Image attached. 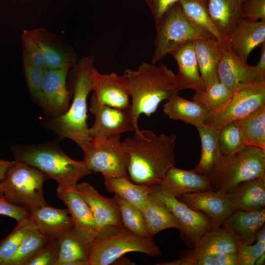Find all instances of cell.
Instances as JSON below:
<instances>
[{"instance_id":"obj_1","label":"cell","mask_w":265,"mask_h":265,"mask_svg":"<svg viewBox=\"0 0 265 265\" xmlns=\"http://www.w3.org/2000/svg\"><path fill=\"white\" fill-rule=\"evenodd\" d=\"M132 137L122 141L128 156L127 171L132 182L149 186L159 184L175 164L176 136L150 130L134 131Z\"/></svg>"},{"instance_id":"obj_2","label":"cell","mask_w":265,"mask_h":265,"mask_svg":"<svg viewBox=\"0 0 265 265\" xmlns=\"http://www.w3.org/2000/svg\"><path fill=\"white\" fill-rule=\"evenodd\" d=\"M95 57L90 55L80 59L68 71L67 86L73 96L68 110L55 118H47L45 127L60 139L68 138L77 144L90 141L87 124V99L92 91V72Z\"/></svg>"},{"instance_id":"obj_3","label":"cell","mask_w":265,"mask_h":265,"mask_svg":"<svg viewBox=\"0 0 265 265\" xmlns=\"http://www.w3.org/2000/svg\"><path fill=\"white\" fill-rule=\"evenodd\" d=\"M123 75L131 100L133 122L137 128L140 115L150 117L161 102L180 93L175 74L162 63L157 66L143 62L136 70H125Z\"/></svg>"},{"instance_id":"obj_4","label":"cell","mask_w":265,"mask_h":265,"mask_svg":"<svg viewBox=\"0 0 265 265\" xmlns=\"http://www.w3.org/2000/svg\"><path fill=\"white\" fill-rule=\"evenodd\" d=\"M10 149L14 160L39 169L65 188H76L80 179L92 173L82 160L67 156L57 142L16 144Z\"/></svg>"},{"instance_id":"obj_5","label":"cell","mask_w":265,"mask_h":265,"mask_svg":"<svg viewBox=\"0 0 265 265\" xmlns=\"http://www.w3.org/2000/svg\"><path fill=\"white\" fill-rule=\"evenodd\" d=\"M265 176V149L245 145L222 155L209 177L212 190L225 193L237 184Z\"/></svg>"},{"instance_id":"obj_6","label":"cell","mask_w":265,"mask_h":265,"mask_svg":"<svg viewBox=\"0 0 265 265\" xmlns=\"http://www.w3.org/2000/svg\"><path fill=\"white\" fill-rule=\"evenodd\" d=\"M49 179L39 169L15 160L0 183L6 200L30 211L48 204L43 186Z\"/></svg>"},{"instance_id":"obj_7","label":"cell","mask_w":265,"mask_h":265,"mask_svg":"<svg viewBox=\"0 0 265 265\" xmlns=\"http://www.w3.org/2000/svg\"><path fill=\"white\" fill-rule=\"evenodd\" d=\"M156 29L154 52L151 59L153 64L186 42L214 38L197 27L186 17L179 2L164 15Z\"/></svg>"},{"instance_id":"obj_8","label":"cell","mask_w":265,"mask_h":265,"mask_svg":"<svg viewBox=\"0 0 265 265\" xmlns=\"http://www.w3.org/2000/svg\"><path fill=\"white\" fill-rule=\"evenodd\" d=\"M131 252L152 257L162 255L152 238L140 236L125 228L112 235L91 240L88 260L90 265H109Z\"/></svg>"},{"instance_id":"obj_9","label":"cell","mask_w":265,"mask_h":265,"mask_svg":"<svg viewBox=\"0 0 265 265\" xmlns=\"http://www.w3.org/2000/svg\"><path fill=\"white\" fill-rule=\"evenodd\" d=\"M121 135L98 141H86L78 144L84 154L82 159L92 172L103 176L129 178L128 156L124 150Z\"/></svg>"},{"instance_id":"obj_10","label":"cell","mask_w":265,"mask_h":265,"mask_svg":"<svg viewBox=\"0 0 265 265\" xmlns=\"http://www.w3.org/2000/svg\"><path fill=\"white\" fill-rule=\"evenodd\" d=\"M265 104V81L234 91L227 104L220 110L208 114L205 123L219 129L226 124L241 119Z\"/></svg>"},{"instance_id":"obj_11","label":"cell","mask_w":265,"mask_h":265,"mask_svg":"<svg viewBox=\"0 0 265 265\" xmlns=\"http://www.w3.org/2000/svg\"><path fill=\"white\" fill-rule=\"evenodd\" d=\"M151 187L150 195L171 212L180 225L182 234L193 246L201 236L212 227L211 219L204 213L174 196Z\"/></svg>"},{"instance_id":"obj_12","label":"cell","mask_w":265,"mask_h":265,"mask_svg":"<svg viewBox=\"0 0 265 265\" xmlns=\"http://www.w3.org/2000/svg\"><path fill=\"white\" fill-rule=\"evenodd\" d=\"M90 110L95 116L94 124L88 129L90 140H100L139 129L134 124L131 108L99 105L91 97Z\"/></svg>"},{"instance_id":"obj_13","label":"cell","mask_w":265,"mask_h":265,"mask_svg":"<svg viewBox=\"0 0 265 265\" xmlns=\"http://www.w3.org/2000/svg\"><path fill=\"white\" fill-rule=\"evenodd\" d=\"M76 188L90 207L102 237L125 228L119 204L114 198L103 196L93 186L86 182L78 184Z\"/></svg>"},{"instance_id":"obj_14","label":"cell","mask_w":265,"mask_h":265,"mask_svg":"<svg viewBox=\"0 0 265 265\" xmlns=\"http://www.w3.org/2000/svg\"><path fill=\"white\" fill-rule=\"evenodd\" d=\"M70 69H45L42 94L38 104L48 118L57 117L66 112L72 94L67 86Z\"/></svg>"},{"instance_id":"obj_15","label":"cell","mask_w":265,"mask_h":265,"mask_svg":"<svg viewBox=\"0 0 265 265\" xmlns=\"http://www.w3.org/2000/svg\"><path fill=\"white\" fill-rule=\"evenodd\" d=\"M219 81L233 92L240 88L265 81L259 75L255 66L238 56L228 43L221 44V54L217 70Z\"/></svg>"},{"instance_id":"obj_16","label":"cell","mask_w":265,"mask_h":265,"mask_svg":"<svg viewBox=\"0 0 265 265\" xmlns=\"http://www.w3.org/2000/svg\"><path fill=\"white\" fill-rule=\"evenodd\" d=\"M29 32L43 53L46 69H70L76 63L75 52L62 37L43 27Z\"/></svg>"},{"instance_id":"obj_17","label":"cell","mask_w":265,"mask_h":265,"mask_svg":"<svg viewBox=\"0 0 265 265\" xmlns=\"http://www.w3.org/2000/svg\"><path fill=\"white\" fill-rule=\"evenodd\" d=\"M92 97L99 105L122 109L130 108L131 103L126 80L114 72L102 74L94 68L92 72Z\"/></svg>"},{"instance_id":"obj_18","label":"cell","mask_w":265,"mask_h":265,"mask_svg":"<svg viewBox=\"0 0 265 265\" xmlns=\"http://www.w3.org/2000/svg\"><path fill=\"white\" fill-rule=\"evenodd\" d=\"M176 198L207 215L214 227L221 226L234 211L226 194L219 191L204 190L184 194Z\"/></svg>"},{"instance_id":"obj_19","label":"cell","mask_w":265,"mask_h":265,"mask_svg":"<svg viewBox=\"0 0 265 265\" xmlns=\"http://www.w3.org/2000/svg\"><path fill=\"white\" fill-rule=\"evenodd\" d=\"M151 186L176 198L184 194L212 190L209 176L174 166L168 169L159 184Z\"/></svg>"},{"instance_id":"obj_20","label":"cell","mask_w":265,"mask_h":265,"mask_svg":"<svg viewBox=\"0 0 265 265\" xmlns=\"http://www.w3.org/2000/svg\"><path fill=\"white\" fill-rule=\"evenodd\" d=\"M56 191L57 196L67 207L74 226L90 240L102 237L90 207L76 188L58 186Z\"/></svg>"},{"instance_id":"obj_21","label":"cell","mask_w":265,"mask_h":265,"mask_svg":"<svg viewBox=\"0 0 265 265\" xmlns=\"http://www.w3.org/2000/svg\"><path fill=\"white\" fill-rule=\"evenodd\" d=\"M170 54L178 65L175 76L179 92L187 89L195 92L201 90L205 84L201 77L193 41L182 44Z\"/></svg>"},{"instance_id":"obj_22","label":"cell","mask_w":265,"mask_h":265,"mask_svg":"<svg viewBox=\"0 0 265 265\" xmlns=\"http://www.w3.org/2000/svg\"><path fill=\"white\" fill-rule=\"evenodd\" d=\"M234 211L251 212L265 207V176L241 182L225 193Z\"/></svg>"},{"instance_id":"obj_23","label":"cell","mask_w":265,"mask_h":265,"mask_svg":"<svg viewBox=\"0 0 265 265\" xmlns=\"http://www.w3.org/2000/svg\"><path fill=\"white\" fill-rule=\"evenodd\" d=\"M228 38V44L233 52L247 61L251 52L265 42V20L242 19Z\"/></svg>"},{"instance_id":"obj_24","label":"cell","mask_w":265,"mask_h":265,"mask_svg":"<svg viewBox=\"0 0 265 265\" xmlns=\"http://www.w3.org/2000/svg\"><path fill=\"white\" fill-rule=\"evenodd\" d=\"M29 212L36 228L51 239L58 238L74 226L68 209L47 204Z\"/></svg>"},{"instance_id":"obj_25","label":"cell","mask_w":265,"mask_h":265,"mask_svg":"<svg viewBox=\"0 0 265 265\" xmlns=\"http://www.w3.org/2000/svg\"><path fill=\"white\" fill-rule=\"evenodd\" d=\"M265 222V208L251 212L235 210L221 226L232 232L238 243L251 244L255 242L256 233Z\"/></svg>"},{"instance_id":"obj_26","label":"cell","mask_w":265,"mask_h":265,"mask_svg":"<svg viewBox=\"0 0 265 265\" xmlns=\"http://www.w3.org/2000/svg\"><path fill=\"white\" fill-rule=\"evenodd\" d=\"M209 15L219 32L227 38L242 19L240 0H203Z\"/></svg>"},{"instance_id":"obj_27","label":"cell","mask_w":265,"mask_h":265,"mask_svg":"<svg viewBox=\"0 0 265 265\" xmlns=\"http://www.w3.org/2000/svg\"><path fill=\"white\" fill-rule=\"evenodd\" d=\"M238 242L230 230L212 227L205 232L191 250L184 251L190 256L237 252Z\"/></svg>"},{"instance_id":"obj_28","label":"cell","mask_w":265,"mask_h":265,"mask_svg":"<svg viewBox=\"0 0 265 265\" xmlns=\"http://www.w3.org/2000/svg\"><path fill=\"white\" fill-rule=\"evenodd\" d=\"M202 80L206 85L219 81L217 70L221 54V44L215 39L193 41Z\"/></svg>"},{"instance_id":"obj_29","label":"cell","mask_w":265,"mask_h":265,"mask_svg":"<svg viewBox=\"0 0 265 265\" xmlns=\"http://www.w3.org/2000/svg\"><path fill=\"white\" fill-rule=\"evenodd\" d=\"M59 252L55 265H66L76 260H88L91 240L74 226L58 238Z\"/></svg>"},{"instance_id":"obj_30","label":"cell","mask_w":265,"mask_h":265,"mask_svg":"<svg viewBox=\"0 0 265 265\" xmlns=\"http://www.w3.org/2000/svg\"><path fill=\"white\" fill-rule=\"evenodd\" d=\"M163 111L171 119L182 121L196 128L205 123L208 113L200 103L186 100L178 94L172 96L166 101Z\"/></svg>"},{"instance_id":"obj_31","label":"cell","mask_w":265,"mask_h":265,"mask_svg":"<svg viewBox=\"0 0 265 265\" xmlns=\"http://www.w3.org/2000/svg\"><path fill=\"white\" fill-rule=\"evenodd\" d=\"M196 128L201 139L202 150L199 162L192 170L209 176L212 167L222 156L218 141V129L205 123Z\"/></svg>"},{"instance_id":"obj_32","label":"cell","mask_w":265,"mask_h":265,"mask_svg":"<svg viewBox=\"0 0 265 265\" xmlns=\"http://www.w3.org/2000/svg\"><path fill=\"white\" fill-rule=\"evenodd\" d=\"M106 190L131 202L141 211L151 191V186L138 184L126 177H112L104 176Z\"/></svg>"},{"instance_id":"obj_33","label":"cell","mask_w":265,"mask_h":265,"mask_svg":"<svg viewBox=\"0 0 265 265\" xmlns=\"http://www.w3.org/2000/svg\"><path fill=\"white\" fill-rule=\"evenodd\" d=\"M142 212L150 238L166 229L173 228L180 229L179 223L171 212L151 195Z\"/></svg>"},{"instance_id":"obj_34","label":"cell","mask_w":265,"mask_h":265,"mask_svg":"<svg viewBox=\"0 0 265 265\" xmlns=\"http://www.w3.org/2000/svg\"><path fill=\"white\" fill-rule=\"evenodd\" d=\"M179 3L184 15L194 26L221 44L228 43L229 38L223 35L215 26L203 0H181Z\"/></svg>"},{"instance_id":"obj_35","label":"cell","mask_w":265,"mask_h":265,"mask_svg":"<svg viewBox=\"0 0 265 265\" xmlns=\"http://www.w3.org/2000/svg\"><path fill=\"white\" fill-rule=\"evenodd\" d=\"M236 121L246 145L265 149V104L247 116Z\"/></svg>"},{"instance_id":"obj_36","label":"cell","mask_w":265,"mask_h":265,"mask_svg":"<svg viewBox=\"0 0 265 265\" xmlns=\"http://www.w3.org/2000/svg\"><path fill=\"white\" fill-rule=\"evenodd\" d=\"M233 91L218 81L206 85L199 92H195L192 100L201 104L207 110L208 114L222 109L229 101Z\"/></svg>"},{"instance_id":"obj_37","label":"cell","mask_w":265,"mask_h":265,"mask_svg":"<svg viewBox=\"0 0 265 265\" xmlns=\"http://www.w3.org/2000/svg\"><path fill=\"white\" fill-rule=\"evenodd\" d=\"M50 240L35 227L24 238L14 255L5 265H26Z\"/></svg>"},{"instance_id":"obj_38","label":"cell","mask_w":265,"mask_h":265,"mask_svg":"<svg viewBox=\"0 0 265 265\" xmlns=\"http://www.w3.org/2000/svg\"><path fill=\"white\" fill-rule=\"evenodd\" d=\"M35 225L29 216L20 222L12 231L0 241V265H5L16 252L20 244Z\"/></svg>"},{"instance_id":"obj_39","label":"cell","mask_w":265,"mask_h":265,"mask_svg":"<svg viewBox=\"0 0 265 265\" xmlns=\"http://www.w3.org/2000/svg\"><path fill=\"white\" fill-rule=\"evenodd\" d=\"M113 198L119 204L124 227L140 236L150 237L141 210L131 202L116 194Z\"/></svg>"},{"instance_id":"obj_40","label":"cell","mask_w":265,"mask_h":265,"mask_svg":"<svg viewBox=\"0 0 265 265\" xmlns=\"http://www.w3.org/2000/svg\"><path fill=\"white\" fill-rule=\"evenodd\" d=\"M218 137L222 155L246 145L237 121L230 122L220 128Z\"/></svg>"},{"instance_id":"obj_41","label":"cell","mask_w":265,"mask_h":265,"mask_svg":"<svg viewBox=\"0 0 265 265\" xmlns=\"http://www.w3.org/2000/svg\"><path fill=\"white\" fill-rule=\"evenodd\" d=\"M21 38L23 67H34L45 70L46 64L43 53L29 30H24Z\"/></svg>"},{"instance_id":"obj_42","label":"cell","mask_w":265,"mask_h":265,"mask_svg":"<svg viewBox=\"0 0 265 265\" xmlns=\"http://www.w3.org/2000/svg\"><path fill=\"white\" fill-rule=\"evenodd\" d=\"M58 252V239L53 238L46 243L26 265H55Z\"/></svg>"},{"instance_id":"obj_43","label":"cell","mask_w":265,"mask_h":265,"mask_svg":"<svg viewBox=\"0 0 265 265\" xmlns=\"http://www.w3.org/2000/svg\"><path fill=\"white\" fill-rule=\"evenodd\" d=\"M238 265H254L256 260L265 253V242L245 244L238 243Z\"/></svg>"},{"instance_id":"obj_44","label":"cell","mask_w":265,"mask_h":265,"mask_svg":"<svg viewBox=\"0 0 265 265\" xmlns=\"http://www.w3.org/2000/svg\"><path fill=\"white\" fill-rule=\"evenodd\" d=\"M26 80L31 96L38 104L42 94L44 70L34 67H23Z\"/></svg>"},{"instance_id":"obj_45","label":"cell","mask_w":265,"mask_h":265,"mask_svg":"<svg viewBox=\"0 0 265 265\" xmlns=\"http://www.w3.org/2000/svg\"><path fill=\"white\" fill-rule=\"evenodd\" d=\"M242 17L249 21L265 20V0H244Z\"/></svg>"},{"instance_id":"obj_46","label":"cell","mask_w":265,"mask_h":265,"mask_svg":"<svg viewBox=\"0 0 265 265\" xmlns=\"http://www.w3.org/2000/svg\"><path fill=\"white\" fill-rule=\"evenodd\" d=\"M0 215L10 217L18 222L28 217L30 212L9 202L3 196L0 197Z\"/></svg>"},{"instance_id":"obj_47","label":"cell","mask_w":265,"mask_h":265,"mask_svg":"<svg viewBox=\"0 0 265 265\" xmlns=\"http://www.w3.org/2000/svg\"><path fill=\"white\" fill-rule=\"evenodd\" d=\"M181 0H145L146 3L149 7L153 17L155 26L174 4L178 3Z\"/></svg>"},{"instance_id":"obj_48","label":"cell","mask_w":265,"mask_h":265,"mask_svg":"<svg viewBox=\"0 0 265 265\" xmlns=\"http://www.w3.org/2000/svg\"><path fill=\"white\" fill-rule=\"evenodd\" d=\"M216 265H238L237 252L214 254Z\"/></svg>"},{"instance_id":"obj_49","label":"cell","mask_w":265,"mask_h":265,"mask_svg":"<svg viewBox=\"0 0 265 265\" xmlns=\"http://www.w3.org/2000/svg\"><path fill=\"white\" fill-rule=\"evenodd\" d=\"M261 49L260 59L255 67L260 78L265 80V42L261 44Z\"/></svg>"},{"instance_id":"obj_50","label":"cell","mask_w":265,"mask_h":265,"mask_svg":"<svg viewBox=\"0 0 265 265\" xmlns=\"http://www.w3.org/2000/svg\"><path fill=\"white\" fill-rule=\"evenodd\" d=\"M15 160L9 161L0 159V181L4 177L8 169L15 163Z\"/></svg>"},{"instance_id":"obj_51","label":"cell","mask_w":265,"mask_h":265,"mask_svg":"<svg viewBox=\"0 0 265 265\" xmlns=\"http://www.w3.org/2000/svg\"><path fill=\"white\" fill-rule=\"evenodd\" d=\"M256 241L265 242V226L264 225L257 232L256 234Z\"/></svg>"},{"instance_id":"obj_52","label":"cell","mask_w":265,"mask_h":265,"mask_svg":"<svg viewBox=\"0 0 265 265\" xmlns=\"http://www.w3.org/2000/svg\"><path fill=\"white\" fill-rule=\"evenodd\" d=\"M265 253L261 255L255 261V265H263L265 264Z\"/></svg>"},{"instance_id":"obj_53","label":"cell","mask_w":265,"mask_h":265,"mask_svg":"<svg viewBox=\"0 0 265 265\" xmlns=\"http://www.w3.org/2000/svg\"><path fill=\"white\" fill-rule=\"evenodd\" d=\"M3 192L2 186L0 183V197L3 196Z\"/></svg>"},{"instance_id":"obj_54","label":"cell","mask_w":265,"mask_h":265,"mask_svg":"<svg viewBox=\"0 0 265 265\" xmlns=\"http://www.w3.org/2000/svg\"></svg>"},{"instance_id":"obj_55","label":"cell","mask_w":265,"mask_h":265,"mask_svg":"<svg viewBox=\"0 0 265 265\" xmlns=\"http://www.w3.org/2000/svg\"><path fill=\"white\" fill-rule=\"evenodd\" d=\"M241 1H243L244 0H240Z\"/></svg>"}]
</instances>
